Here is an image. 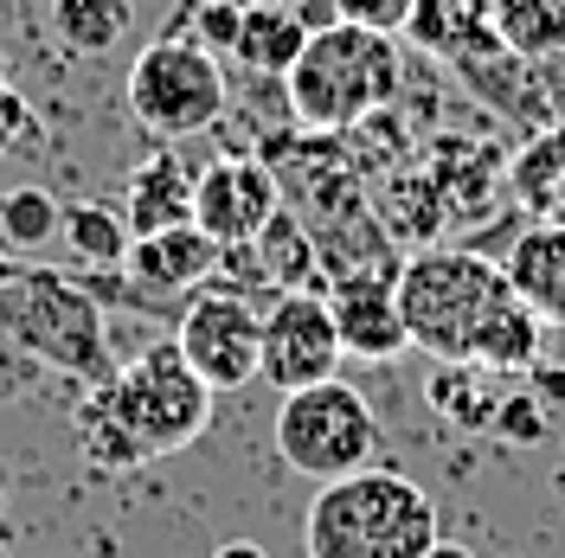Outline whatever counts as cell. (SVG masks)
Masks as SVG:
<instances>
[{
	"mask_svg": "<svg viewBox=\"0 0 565 558\" xmlns=\"http://www.w3.org/2000/svg\"><path fill=\"white\" fill-rule=\"evenodd\" d=\"M437 539V501L386 462L321 482L302 514V558H430Z\"/></svg>",
	"mask_w": 565,
	"mask_h": 558,
	"instance_id": "4",
	"label": "cell"
},
{
	"mask_svg": "<svg viewBox=\"0 0 565 558\" xmlns=\"http://www.w3.org/2000/svg\"><path fill=\"white\" fill-rule=\"evenodd\" d=\"M136 26L129 0H52V33L77 58H104L122 45V33Z\"/></svg>",
	"mask_w": 565,
	"mask_h": 558,
	"instance_id": "23",
	"label": "cell"
},
{
	"mask_svg": "<svg viewBox=\"0 0 565 558\" xmlns=\"http://www.w3.org/2000/svg\"><path fill=\"white\" fill-rule=\"evenodd\" d=\"M482 20L521 65L565 58V0H482Z\"/></svg>",
	"mask_w": 565,
	"mask_h": 558,
	"instance_id": "18",
	"label": "cell"
},
{
	"mask_svg": "<svg viewBox=\"0 0 565 558\" xmlns=\"http://www.w3.org/2000/svg\"><path fill=\"white\" fill-rule=\"evenodd\" d=\"M489 437H494V443H508V450H533V443H546V437H553V418H546L540 391H527V385H508V398L494 405Z\"/></svg>",
	"mask_w": 565,
	"mask_h": 558,
	"instance_id": "25",
	"label": "cell"
},
{
	"mask_svg": "<svg viewBox=\"0 0 565 558\" xmlns=\"http://www.w3.org/2000/svg\"><path fill=\"white\" fill-rule=\"evenodd\" d=\"M282 212V186L264 168V154H218L193 174V225L212 245H250Z\"/></svg>",
	"mask_w": 565,
	"mask_h": 558,
	"instance_id": "10",
	"label": "cell"
},
{
	"mask_svg": "<svg viewBox=\"0 0 565 558\" xmlns=\"http://www.w3.org/2000/svg\"><path fill=\"white\" fill-rule=\"evenodd\" d=\"M193 174L174 148L161 141L136 174H129V193H122V218L136 238H154V232H174V225H193Z\"/></svg>",
	"mask_w": 565,
	"mask_h": 558,
	"instance_id": "15",
	"label": "cell"
},
{
	"mask_svg": "<svg viewBox=\"0 0 565 558\" xmlns=\"http://www.w3.org/2000/svg\"><path fill=\"white\" fill-rule=\"evenodd\" d=\"M282 97H289L296 129H309V136H348V129L386 116L405 97V45L392 33H366V26L328 20V26L309 33L302 58L289 65Z\"/></svg>",
	"mask_w": 565,
	"mask_h": 558,
	"instance_id": "3",
	"label": "cell"
},
{
	"mask_svg": "<svg viewBox=\"0 0 565 558\" xmlns=\"http://www.w3.org/2000/svg\"><path fill=\"white\" fill-rule=\"evenodd\" d=\"M0 366H7V360H0ZM13 385H20V379H7V373H0V398H7V391H13Z\"/></svg>",
	"mask_w": 565,
	"mask_h": 558,
	"instance_id": "32",
	"label": "cell"
},
{
	"mask_svg": "<svg viewBox=\"0 0 565 558\" xmlns=\"http://www.w3.org/2000/svg\"><path fill=\"white\" fill-rule=\"evenodd\" d=\"M250 257H257V277L270 296H289V289H316L321 296V250L309 238V225L282 206L257 238H250Z\"/></svg>",
	"mask_w": 565,
	"mask_h": 558,
	"instance_id": "19",
	"label": "cell"
},
{
	"mask_svg": "<svg viewBox=\"0 0 565 558\" xmlns=\"http://www.w3.org/2000/svg\"><path fill=\"white\" fill-rule=\"evenodd\" d=\"M212 398L218 391L186 366V353L174 341H154L136 360H122L109 379L84 385L71 430H77V450L90 469L136 475V469L193 450L206 437Z\"/></svg>",
	"mask_w": 565,
	"mask_h": 558,
	"instance_id": "2",
	"label": "cell"
},
{
	"mask_svg": "<svg viewBox=\"0 0 565 558\" xmlns=\"http://www.w3.org/2000/svg\"><path fill=\"white\" fill-rule=\"evenodd\" d=\"M0 334L20 360H33L71 385H97L116 373L104 302L90 282L65 277V270H26L20 264L0 282Z\"/></svg>",
	"mask_w": 565,
	"mask_h": 558,
	"instance_id": "5",
	"label": "cell"
},
{
	"mask_svg": "<svg viewBox=\"0 0 565 558\" xmlns=\"http://www.w3.org/2000/svg\"><path fill=\"white\" fill-rule=\"evenodd\" d=\"M0 360H7V334H0Z\"/></svg>",
	"mask_w": 565,
	"mask_h": 558,
	"instance_id": "35",
	"label": "cell"
},
{
	"mask_svg": "<svg viewBox=\"0 0 565 558\" xmlns=\"http://www.w3.org/2000/svg\"><path fill=\"white\" fill-rule=\"evenodd\" d=\"M309 20L289 7V0H245V20H238V45H232V65H245L250 77H289V65L302 58L309 45Z\"/></svg>",
	"mask_w": 565,
	"mask_h": 558,
	"instance_id": "16",
	"label": "cell"
},
{
	"mask_svg": "<svg viewBox=\"0 0 565 558\" xmlns=\"http://www.w3.org/2000/svg\"><path fill=\"white\" fill-rule=\"evenodd\" d=\"M501 270L540 328H565V225H553V218L521 225L501 250Z\"/></svg>",
	"mask_w": 565,
	"mask_h": 558,
	"instance_id": "14",
	"label": "cell"
},
{
	"mask_svg": "<svg viewBox=\"0 0 565 558\" xmlns=\"http://www.w3.org/2000/svg\"><path fill=\"white\" fill-rule=\"evenodd\" d=\"M424 174L450 218H489L494 200H508V154L489 141H437L424 154Z\"/></svg>",
	"mask_w": 565,
	"mask_h": 558,
	"instance_id": "13",
	"label": "cell"
},
{
	"mask_svg": "<svg viewBox=\"0 0 565 558\" xmlns=\"http://www.w3.org/2000/svg\"><path fill=\"white\" fill-rule=\"evenodd\" d=\"M328 13L341 20V26H366V33H405L412 26V13H418V0H328Z\"/></svg>",
	"mask_w": 565,
	"mask_h": 558,
	"instance_id": "27",
	"label": "cell"
},
{
	"mask_svg": "<svg viewBox=\"0 0 565 558\" xmlns=\"http://www.w3.org/2000/svg\"><path fill=\"white\" fill-rule=\"evenodd\" d=\"M430 558H482V552H476V546H462V539H437Z\"/></svg>",
	"mask_w": 565,
	"mask_h": 558,
	"instance_id": "30",
	"label": "cell"
},
{
	"mask_svg": "<svg viewBox=\"0 0 565 558\" xmlns=\"http://www.w3.org/2000/svg\"><path fill=\"white\" fill-rule=\"evenodd\" d=\"M58 225H65L58 193H45V186H13V193H0V245L7 250H45L58 238Z\"/></svg>",
	"mask_w": 565,
	"mask_h": 558,
	"instance_id": "24",
	"label": "cell"
},
{
	"mask_svg": "<svg viewBox=\"0 0 565 558\" xmlns=\"http://www.w3.org/2000/svg\"><path fill=\"white\" fill-rule=\"evenodd\" d=\"M218 257H225V245H212L200 225H174V232L136 238L122 277H129L136 296H193L218 277Z\"/></svg>",
	"mask_w": 565,
	"mask_h": 558,
	"instance_id": "12",
	"label": "cell"
},
{
	"mask_svg": "<svg viewBox=\"0 0 565 558\" xmlns=\"http://www.w3.org/2000/svg\"><path fill=\"white\" fill-rule=\"evenodd\" d=\"M0 514H7V489H0Z\"/></svg>",
	"mask_w": 565,
	"mask_h": 558,
	"instance_id": "34",
	"label": "cell"
},
{
	"mask_svg": "<svg viewBox=\"0 0 565 558\" xmlns=\"http://www.w3.org/2000/svg\"><path fill=\"white\" fill-rule=\"evenodd\" d=\"M0 84H7V65H0Z\"/></svg>",
	"mask_w": 565,
	"mask_h": 558,
	"instance_id": "36",
	"label": "cell"
},
{
	"mask_svg": "<svg viewBox=\"0 0 565 558\" xmlns=\"http://www.w3.org/2000/svg\"><path fill=\"white\" fill-rule=\"evenodd\" d=\"M559 501H565V462H559Z\"/></svg>",
	"mask_w": 565,
	"mask_h": 558,
	"instance_id": "33",
	"label": "cell"
},
{
	"mask_svg": "<svg viewBox=\"0 0 565 558\" xmlns=\"http://www.w3.org/2000/svg\"><path fill=\"white\" fill-rule=\"evenodd\" d=\"M514 373H489V366H430L424 379V398L437 405V418L462 423V430H482L489 437L494 423V405L508 398Z\"/></svg>",
	"mask_w": 565,
	"mask_h": 558,
	"instance_id": "20",
	"label": "cell"
},
{
	"mask_svg": "<svg viewBox=\"0 0 565 558\" xmlns=\"http://www.w3.org/2000/svg\"><path fill=\"white\" fill-rule=\"evenodd\" d=\"M129 116L154 141H193L232 104V84L218 52H206L193 33H154L129 65Z\"/></svg>",
	"mask_w": 565,
	"mask_h": 558,
	"instance_id": "7",
	"label": "cell"
},
{
	"mask_svg": "<svg viewBox=\"0 0 565 558\" xmlns=\"http://www.w3.org/2000/svg\"><path fill=\"white\" fill-rule=\"evenodd\" d=\"M282 469L302 482H341L353 469H373L380 455V418L373 398L348 379H321L309 391H282L277 423H270Z\"/></svg>",
	"mask_w": 565,
	"mask_h": 558,
	"instance_id": "6",
	"label": "cell"
},
{
	"mask_svg": "<svg viewBox=\"0 0 565 558\" xmlns=\"http://www.w3.org/2000/svg\"><path fill=\"white\" fill-rule=\"evenodd\" d=\"M373 212H380L386 238L405 250V257H412V250L444 245V232H450V212H444V200H437V186H430L424 168H398V174L380 186Z\"/></svg>",
	"mask_w": 565,
	"mask_h": 558,
	"instance_id": "17",
	"label": "cell"
},
{
	"mask_svg": "<svg viewBox=\"0 0 565 558\" xmlns=\"http://www.w3.org/2000/svg\"><path fill=\"white\" fill-rule=\"evenodd\" d=\"M392 277H398V270H392ZM392 277H348V282L328 289L334 334H341V353H348V360L386 366V360H398V353H412V334H405V314H398Z\"/></svg>",
	"mask_w": 565,
	"mask_h": 558,
	"instance_id": "11",
	"label": "cell"
},
{
	"mask_svg": "<svg viewBox=\"0 0 565 558\" xmlns=\"http://www.w3.org/2000/svg\"><path fill=\"white\" fill-rule=\"evenodd\" d=\"M58 238H65V250L84 264V270H122V264H129V245H136L129 218H122L116 206H104V200H77V206H65Z\"/></svg>",
	"mask_w": 565,
	"mask_h": 558,
	"instance_id": "22",
	"label": "cell"
},
{
	"mask_svg": "<svg viewBox=\"0 0 565 558\" xmlns=\"http://www.w3.org/2000/svg\"><path fill=\"white\" fill-rule=\"evenodd\" d=\"M33 129H39V122H33V109H26V97H13V90L0 84V161L33 136Z\"/></svg>",
	"mask_w": 565,
	"mask_h": 558,
	"instance_id": "28",
	"label": "cell"
},
{
	"mask_svg": "<svg viewBox=\"0 0 565 558\" xmlns=\"http://www.w3.org/2000/svg\"><path fill=\"white\" fill-rule=\"evenodd\" d=\"M212 558H270V552H264L257 539H225V546H218Z\"/></svg>",
	"mask_w": 565,
	"mask_h": 558,
	"instance_id": "29",
	"label": "cell"
},
{
	"mask_svg": "<svg viewBox=\"0 0 565 558\" xmlns=\"http://www.w3.org/2000/svg\"><path fill=\"white\" fill-rule=\"evenodd\" d=\"M341 334H334V309L316 289H289L264 309V353H257V379L270 391H309L321 379H341Z\"/></svg>",
	"mask_w": 565,
	"mask_h": 558,
	"instance_id": "9",
	"label": "cell"
},
{
	"mask_svg": "<svg viewBox=\"0 0 565 558\" xmlns=\"http://www.w3.org/2000/svg\"><path fill=\"white\" fill-rule=\"evenodd\" d=\"M193 7H200V0H186V7H180V13H174V26H168V33H180V26H186V13H193Z\"/></svg>",
	"mask_w": 565,
	"mask_h": 558,
	"instance_id": "31",
	"label": "cell"
},
{
	"mask_svg": "<svg viewBox=\"0 0 565 558\" xmlns=\"http://www.w3.org/2000/svg\"><path fill=\"white\" fill-rule=\"evenodd\" d=\"M398 314L412 347L430 366H489V373H533L546 328L527 314L501 257L469 245H430L398 264Z\"/></svg>",
	"mask_w": 565,
	"mask_h": 558,
	"instance_id": "1",
	"label": "cell"
},
{
	"mask_svg": "<svg viewBox=\"0 0 565 558\" xmlns=\"http://www.w3.org/2000/svg\"><path fill=\"white\" fill-rule=\"evenodd\" d=\"M508 200L527 206L533 218L565 225V129L533 136L514 161H508Z\"/></svg>",
	"mask_w": 565,
	"mask_h": 558,
	"instance_id": "21",
	"label": "cell"
},
{
	"mask_svg": "<svg viewBox=\"0 0 565 558\" xmlns=\"http://www.w3.org/2000/svg\"><path fill=\"white\" fill-rule=\"evenodd\" d=\"M186 20H193V26H180V33H193L206 52L232 58V45H238V20H245V0H200Z\"/></svg>",
	"mask_w": 565,
	"mask_h": 558,
	"instance_id": "26",
	"label": "cell"
},
{
	"mask_svg": "<svg viewBox=\"0 0 565 558\" xmlns=\"http://www.w3.org/2000/svg\"><path fill=\"white\" fill-rule=\"evenodd\" d=\"M174 347L186 353V366L212 385V391H238V385L257 379V353H264V309L250 296H232V289H193L180 302L174 321Z\"/></svg>",
	"mask_w": 565,
	"mask_h": 558,
	"instance_id": "8",
	"label": "cell"
}]
</instances>
